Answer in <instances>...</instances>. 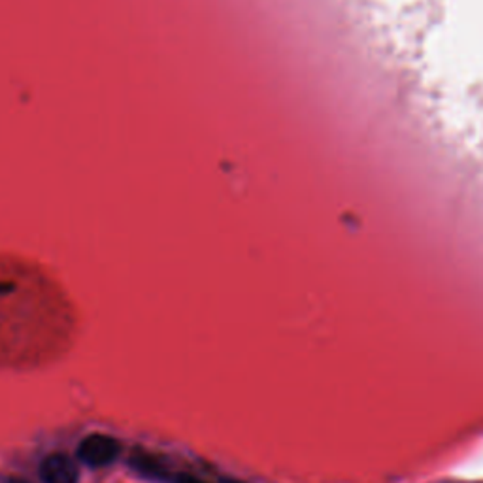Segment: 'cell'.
<instances>
[{
    "label": "cell",
    "instance_id": "1",
    "mask_svg": "<svg viewBox=\"0 0 483 483\" xmlns=\"http://www.w3.org/2000/svg\"><path fill=\"white\" fill-rule=\"evenodd\" d=\"M121 453V444L108 435H89L78 445V461L89 469H105Z\"/></svg>",
    "mask_w": 483,
    "mask_h": 483
},
{
    "label": "cell",
    "instance_id": "2",
    "mask_svg": "<svg viewBox=\"0 0 483 483\" xmlns=\"http://www.w3.org/2000/svg\"><path fill=\"white\" fill-rule=\"evenodd\" d=\"M42 483H78V464L64 453H54L44 459L40 467Z\"/></svg>",
    "mask_w": 483,
    "mask_h": 483
},
{
    "label": "cell",
    "instance_id": "3",
    "mask_svg": "<svg viewBox=\"0 0 483 483\" xmlns=\"http://www.w3.org/2000/svg\"><path fill=\"white\" fill-rule=\"evenodd\" d=\"M129 464L134 472H138L148 479L163 481V479H168V476H170L165 461L157 455L148 453V452H134L129 459Z\"/></svg>",
    "mask_w": 483,
    "mask_h": 483
},
{
    "label": "cell",
    "instance_id": "4",
    "mask_svg": "<svg viewBox=\"0 0 483 483\" xmlns=\"http://www.w3.org/2000/svg\"><path fill=\"white\" fill-rule=\"evenodd\" d=\"M174 483H208V481H204L193 474H178L174 478Z\"/></svg>",
    "mask_w": 483,
    "mask_h": 483
},
{
    "label": "cell",
    "instance_id": "5",
    "mask_svg": "<svg viewBox=\"0 0 483 483\" xmlns=\"http://www.w3.org/2000/svg\"><path fill=\"white\" fill-rule=\"evenodd\" d=\"M223 483H244V481H240V479H233V478H225V479H223Z\"/></svg>",
    "mask_w": 483,
    "mask_h": 483
},
{
    "label": "cell",
    "instance_id": "6",
    "mask_svg": "<svg viewBox=\"0 0 483 483\" xmlns=\"http://www.w3.org/2000/svg\"><path fill=\"white\" fill-rule=\"evenodd\" d=\"M12 483H27V481H12Z\"/></svg>",
    "mask_w": 483,
    "mask_h": 483
}]
</instances>
